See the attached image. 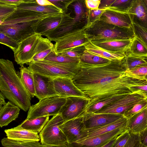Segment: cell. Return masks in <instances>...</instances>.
<instances>
[{"mask_svg":"<svg viewBox=\"0 0 147 147\" xmlns=\"http://www.w3.org/2000/svg\"><path fill=\"white\" fill-rule=\"evenodd\" d=\"M80 63L78 71L71 79L89 100L86 107L113 96L131 93L138 90L137 86L147 84V80L127 74L124 58L101 65Z\"/></svg>","mask_w":147,"mask_h":147,"instance_id":"1","label":"cell"},{"mask_svg":"<svg viewBox=\"0 0 147 147\" xmlns=\"http://www.w3.org/2000/svg\"><path fill=\"white\" fill-rule=\"evenodd\" d=\"M0 91L5 98L24 111L31 106V98L13 62L0 59Z\"/></svg>","mask_w":147,"mask_h":147,"instance_id":"2","label":"cell"},{"mask_svg":"<svg viewBox=\"0 0 147 147\" xmlns=\"http://www.w3.org/2000/svg\"><path fill=\"white\" fill-rule=\"evenodd\" d=\"M60 13L44 14L16 9L1 24L0 32L19 43L35 34L36 26L41 20Z\"/></svg>","mask_w":147,"mask_h":147,"instance_id":"3","label":"cell"},{"mask_svg":"<svg viewBox=\"0 0 147 147\" xmlns=\"http://www.w3.org/2000/svg\"><path fill=\"white\" fill-rule=\"evenodd\" d=\"M84 31L89 41L105 39H131L134 37L132 28H121L99 20L88 24Z\"/></svg>","mask_w":147,"mask_h":147,"instance_id":"4","label":"cell"},{"mask_svg":"<svg viewBox=\"0 0 147 147\" xmlns=\"http://www.w3.org/2000/svg\"><path fill=\"white\" fill-rule=\"evenodd\" d=\"M28 68L33 72L53 78H71L78 72L80 63H60L43 60L27 63Z\"/></svg>","mask_w":147,"mask_h":147,"instance_id":"5","label":"cell"},{"mask_svg":"<svg viewBox=\"0 0 147 147\" xmlns=\"http://www.w3.org/2000/svg\"><path fill=\"white\" fill-rule=\"evenodd\" d=\"M147 92L138 90L103 107L94 113L114 114L123 115L125 112L130 109L135 105L147 100Z\"/></svg>","mask_w":147,"mask_h":147,"instance_id":"6","label":"cell"},{"mask_svg":"<svg viewBox=\"0 0 147 147\" xmlns=\"http://www.w3.org/2000/svg\"><path fill=\"white\" fill-rule=\"evenodd\" d=\"M66 98L58 96L46 98L31 105L28 110L26 119L54 116L58 114L65 103Z\"/></svg>","mask_w":147,"mask_h":147,"instance_id":"7","label":"cell"},{"mask_svg":"<svg viewBox=\"0 0 147 147\" xmlns=\"http://www.w3.org/2000/svg\"><path fill=\"white\" fill-rule=\"evenodd\" d=\"M63 123L64 120L59 114L53 116L40 132L41 144L51 145L68 144L65 136L59 127Z\"/></svg>","mask_w":147,"mask_h":147,"instance_id":"8","label":"cell"},{"mask_svg":"<svg viewBox=\"0 0 147 147\" xmlns=\"http://www.w3.org/2000/svg\"><path fill=\"white\" fill-rule=\"evenodd\" d=\"M89 100L87 98L77 96H70L66 98V102L61 109L59 114L64 122L82 116Z\"/></svg>","mask_w":147,"mask_h":147,"instance_id":"9","label":"cell"},{"mask_svg":"<svg viewBox=\"0 0 147 147\" xmlns=\"http://www.w3.org/2000/svg\"><path fill=\"white\" fill-rule=\"evenodd\" d=\"M42 36L35 34L19 43L18 48L14 53L15 60L21 66L31 61L36 54L37 45Z\"/></svg>","mask_w":147,"mask_h":147,"instance_id":"10","label":"cell"},{"mask_svg":"<svg viewBox=\"0 0 147 147\" xmlns=\"http://www.w3.org/2000/svg\"><path fill=\"white\" fill-rule=\"evenodd\" d=\"M87 21L82 22L72 17L46 36L51 41L56 42L64 36L85 30L87 27Z\"/></svg>","mask_w":147,"mask_h":147,"instance_id":"11","label":"cell"},{"mask_svg":"<svg viewBox=\"0 0 147 147\" xmlns=\"http://www.w3.org/2000/svg\"><path fill=\"white\" fill-rule=\"evenodd\" d=\"M126 129V127L119 128L101 135L82 138L68 144L70 147H101L115 138Z\"/></svg>","mask_w":147,"mask_h":147,"instance_id":"12","label":"cell"},{"mask_svg":"<svg viewBox=\"0 0 147 147\" xmlns=\"http://www.w3.org/2000/svg\"><path fill=\"white\" fill-rule=\"evenodd\" d=\"M71 17L70 13L63 12L47 17L40 20L37 24L35 33L45 36Z\"/></svg>","mask_w":147,"mask_h":147,"instance_id":"13","label":"cell"},{"mask_svg":"<svg viewBox=\"0 0 147 147\" xmlns=\"http://www.w3.org/2000/svg\"><path fill=\"white\" fill-rule=\"evenodd\" d=\"M84 30L64 36L56 41L54 45L55 53L57 54L74 47L84 45L90 42Z\"/></svg>","mask_w":147,"mask_h":147,"instance_id":"14","label":"cell"},{"mask_svg":"<svg viewBox=\"0 0 147 147\" xmlns=\"http://www.w3.org/2000/svg\"><path fill=\"white\" fill-rule=\"evenodd\" d=\"M99 20L121 28H132V16L125 11L107 8L102 13Z\"/></svg>","mask_w":147,"mask_h":147,"instance_id":"15","label":"cell"},{"mask_svg":"<svg viewBox=\"0 0 147 147\" xmlns=\"http://www.w3.org/2000/svg\"><path fill=\"white\" fill-rule=\"evenodd\" d=\"M35 96L39 100L58 96L54 87V78L33 72Z\"/></svg>","mask_w":147,"mask_h":147,"instance_id":"16","label":"cell"},{"mask_svg":"<svg viewBox=\"0 0 147 147\" xmlns=\"http://www.w3.org/2000/svg\"><path fill=\"white\" fill-rule=\"evenodd\" d=\"M123 117L121 115L114 114H96L94 113H85L83 116V129L106 125L112 123Z\"/></svg>","mask_w":147,"mask_h":147,"instance_id":"17","label":"cell"},{"mask_svg":"<svg viewBox=\"0 0 147 147\" xmlns=\"http://www.w3.org/2000/svg\"><path fill=\"white\" fill-rule=\"evenodd\" d=\"M53 80L55 90L58 96L65 98L77 96L87 98L74 85L71 78H54Z\"/></svg>","mask_w":147,"mask_h":147,"instance_id":"18","label":"cell"},{"mask_svg":"<svg viewBox=\"0 0 147 147\" xmlns=\"http://www.w3.org/2000/svg\"><path fill=\"white\" fill-rule=\"evenodd\" d=\"M83 119V116L67 121L59 125V127L65 136L68 144L78 140L84 127Z\"/></svg>","mask_w":147,"mask_h":147,"instance_id":"19","label":"cell"},{"mask_svg":"<svg viewBox=\"0 0 147 147\" xmlns=\"http://www.w3.org/2000/svg\"><path fill=\"white\" fill-rule=\"evenodd\" d=\"M134 37L127 39H101L90 42L94 45L108 51L125 53L131 43Z\"/></svg>","mask_w":147,"mask_h":147,"instance_id":"20","label":"cell"},{"mask_svg":"<svg viewBox=\"0 0 147 147\" xmlns=\"http://www.w3.org/2000/svg\"><path fill=\"white\" fill-rule=\"evenodd\" d=\"M127 119L124 117L110 124L95 128L82 130L78 140L101 135L116 129L125 127Z\"/></svg>","mask_w":147,"mask_h":147,"instance_id":"21","label":"cell"},{"mask_svg":"<svg viewBox=\"0 0 147 147\" xmlns=\"http://www.w3.org/2000/svg\"><path fill=\"white\" fill-rule=\"evenodd\" d=\"M147 128V107L127 119L126 129L133 134H138Z\"/></svg>","mask_w":147,"mask_h":147,"instance_id":"22","label":"cell"},{"mask_svg":"<svg viewBox=\"0 0 147 147\" xmlns=\"http://www.w3.org/2000/svg\"><path fill=\"white\" fill-rule=\"evenodd\" d=\"M8 139L22 142L38 141L40 138L38 133L22 129L19 126L4 131Z\"/></svg>","mask_w":147,"mask_h":147,"instance_id":"23","label":"cell"},{"mask_svg":"<svg viewBox=\"0 0 147 147\" xmlns=\"http://www.w3.org/2000/svg\"><path fill=\"white\" fill-rule=\"evenodd\" d=\"M126 11L134 17L146 27L147 24V0H132Z\"/></svg>","mask_w":147,"mask_h":147,"instance_id":"24","label":"cell"},{"mask_svg":"<svg viewBox=\"0 0 147 147\" xmlns=\"http://www.w3.org/2000/svg\"><path fill=\"white\" fill-rule=\"evenodd\" d=\"M16 9L34 11L44 14L60 13L63 11L56 6H42L38 4L36 0H25L19 5Z\"/></svg>","mask_w":147,"mask_h":147,"instance_id":"25","label":"cell"},{"mask_svg":"<svg viewBox=\"0 0 147 147\" xmlns=\"http://www.w3.org/2000/svg\"><path fill=\"white\" fill-rule=\"evenodd\" d=\"M20 109L9 101L3 106L0 112V126L8 125L18 117Z\"/></svg>","mask_w":147,"mask_h":147,"instance_id":"26","label":"cell"},{"mask_svg":"<svg viewBox=\"0 0 147 147\" xmlns=\"http://www.w3.org/2000/svg\"><path fill=\"white\" fill-rule=\"evenodd\" d=\"M85 50L95 55L111 60H121L125 57V53L108 51L93 44L90 41L84 45Z\"/></svg>","mask_w":147,"mask_h":147,"instance_id":"27","label":"cell"},{"mask_svg":"<svg viewBox=\"0 0 147 147\" xmlns=\"http://www.w3.org/2000/svg\"><path fill=\"white\" fill-rule=\"evenodd\" d=\"M54 45L49 39L42 36L39 40L36 54L31 62L42 61L51 52L54 51Z\"/></svg>","mask_w":147,"mask_h":147,"instance_id":"28","label":"cell"},{"mask_svg":"<svg viewBox=\"0 0 147 147\" xmlns=\"http://www.w3.org/2000/svg\"><path fill=\"white\" fill-rule=\"evenodd\" d=\"M19 75L25 89L31 98L35 96L33 72L24 65L20 68Z\"/></svg>","mask_w":147,"mask_h":147,"instance_id":"29","label":"cell"},{"mask_svg":"<svg viewBox=\"0 0 147 147\" xmlns=\"http://www.w3.org/2000/svg\"><path fill=\"white\" fill-rule=\"evenodd\" d=\"M49 120V116L31 119H26L18 126L24 129L38 134L42 130Z\"/></svg>","mask_w":147,"mask_h":147,"instance_id":"30","label":"cell"},{"mask_svg":"<svg viewBox=\"0 0 147 147\" xmlns=\"http://www.w3.org/2000/svg\"><path fill=\"white\" fill-rule=\"evenodd\" d=\"M125 55L147 57V45L134 36Z\"/></svg>","mask_w":147,"mask_h":147,"instance_id":"31","label":"cell"},{"mask_svg":"<svg viewBox=\"0 0 147 147\" xmlns=\"http://www.w3.org/2000/svg\"><path fill=\"white\" fill-rule=\"evenodd\" d=\"M4 147H45L38 141L22 142L4 138L1 140Z\"/></svg>","mask_w":147,"mask_h":147,"instance_id":"32","label":"cell"},{"mask_svg":"<svg viewBox=\"0 0 147 147\" xmlns=\"http://www.w3.org/2000/svg\"><path fill=\"white\" fill-rule=\"evenodd\" d=\"M79 59L80 63L92 65L105 64L111 61L90 53L85 50Z\"/></svg>","mask_w":147,"mask_h":147,"instance_id":"33","label":"cell"},{"mask_svg":"<svg viewBox=\"0 0 147 147\" xmlns=\"http://www.w3.org/2000/svg\"><path fill=\"white\" fill-rule=\"evenodd\" d=\"M71 5L73 8L75 17L82 21L87 20L88 9L84 0H75Z\"/></svg>","mask_w":147,"mask_h":147,"instance_id":"34","label":"cell"},{"mask_svg":"<svg viewBox=\"0 0 147 147\" xmlns=\"http://www.w3.org/2000/svg\"><path fill=\"white\" fill-rule=\"evenodd\" d=\"M127 94L115 95L98 102L87 107L85 109V113H94L99 110L103 107L121 98Z\"/></svg>","mask_w":147,"mask_h":147,"instance_id":"35","label":"cell"},{"mask_svg":"<svg viewBox=\"0 0 147 147\" xmlns=\"http://www.w3.org/2000/svg\"><path fill=\"white\" fill-rule=\"evenodd\" d=\"M147 57L126 55L124 64L127 70H132L140 66L147 65Z\"/></svg>","mask_w":147,"mask_h":147,"instance_id":"36","label":"cell"},{"mask_svg":"<svg viewBox=\"0 0 147 147\" xmlns=\"http://www.w3.org/2000/svg\"><path fill=\"white\" fill-rule=\"evenodd\" d=\"M44 60L60 63H78V58L72 57L56 54L54 50L49 54Z\"/></svg>","mask_w":147,"mask_h":147,"instance_id":"37","label":"cell"},{"mask_svg":"<svg viewBox=\"0 0 147 147\" xmlns=\"http://www.w3.org/2000/svg\"><path fill=\"white\" fill-rule=\"evenodd\" d=\"M132 26L134 36L147 45L146 28L133 20Z\"/></svg>","mask_w":147,"mask_h":147,"instance_id":"38","label":"cell"},{"mask_svg":"<svg viewBox=\"0 0 147 147\" xmlns=\"http://www.w3.org/2000/svg\"><path fill=\"white\" fill-rule=\"evenodd\" d=\"M126 73L129 76L135 78L147 80V65L140 66L130 70H127Z\"/></svg>","mask_w":147,"mask_h":147,"instance_id":"39","label":"cell"},{"mask_svg":"<svg viewBox=\"0 0 147 147\" xmlns=\"http://www.w3.org/2000/svg\"><path fill=\"white\" fill-rule=\"evenodd\" d=\"M0 43L9 47L15 53L18 50L19 43L5 34L0 32Z\"/></svg>","mask_w":147,"mask_h":147,"instance_id":"40","label":"cell"},{"mask_svg":"<svg viewBox=\"0 0 147 147\" xmlns=\"http://www.w3.org/2000/svg\"><path fill=\"white\" fill-rule=\"evenodd\" d=\"M85 50L84 45H83L74 47L55 54L72 57L79 58L83 54Z\"/></svg>","mask_w":147,"mask_h":147,"instance_id":"41","label":"cell"},{"mask_svg":"<svg viewBox=\"0 0 147 147\" xmlns=\"http://www.w3.org/2000/svg\"><path fill=\"white\" fill-rule=\"evenodd\" d=\"M131 136V134L127 130L119 135L112 147H123Z\"/></svg>","mask_w":147,"mask_h":147,"instance_id":"42","label":"cell"},{"mask_svg":"<svg viewBox=\"0 0 147 147\" xmlns=\"http://www.w3.org/2000/svg\"><path fill=\"white\" fill-rule=\"evenodd\" d=\"M146 107L147 100L136 104L130 109L125 112L123 114V116L127 119Z\"/></svg>","mask_w":147,"mask_h":147,"instance_id":"43","label":"cell"},{"mask_svg":"<svg viewBox=\"0 0 147 147\" xmlns=\"http://www.w3.org/2000/svg\"><path fill=\"white\" fill-rule=\"evenodd\" d=\"M16 9V6H10L0 4V25Z\"/></svg>","mask_w":147,"mask_h":147,"instance_id":"44","label":"cell"},{"mask_svg":"<svg viewBox=\"0 0 147 147\" xmlns=\"http://www.w3.org/2000/svg\"><path fill=\"white\" fill-rule=\"evenodd\" d=\"M132 0H115L108 8L118 10L125 11L129 6Z\"/></svg>","mask_w":147,"mask_h":147,"instance_id":"45","label":"cell"},{"mask_svg":"<svg viewBox=\"0 0 147 147\" xmlns=\"http://www.w3.org/2000/svg\"><path fill=\"white\" fill-rule=\"evenodd\" d=\"M106 9H100L94 10L88 9L87 23L90 24L99 20L102 13Z\"/></svg>","mask_w":147,"mask_h":147,"instance_id":"46","label":"cell"},{"mask_svg":"<svg viewBox=\"0 0 147 147\" xmlns=\"http://www.w3.org/2000/svg\"><path fill=\"white\" fill-rule=\"evenodd\" d=\"M49 1L55 6L61 9L63 12L66 13L68 7L74 1V0Z\"/></svg>","mask_w":147,"mask_h":147,"instance_id":"47","label":"cell"},{"mask_svg":"<svg viewBox=\"0 0 147 147\" xmlns=\"http://www.w3.org/2000/svg\"><path fill=\"white\" fill-rule=\"evenodd\" d=\"M131 134V137L123 147H136L140 142L138 134H134L132 133Z\"/></svg>","mask_w":147,"mask_h":147,"instance_id":"48","label":"cell"},{"mask_svg":"<svg viewBox=\"0 0 147 147\" xmlns=\"http://www.w3.org/2000/svg\"><path fill=\"white\" fill-rule=\"evenodd\" d=\"M86 7L89 10L97 9H98L100 0H85Z\"/></svg>","mask_w":147,"mask_h":147,"instance_id":"49","label":"cell"},{"mask_svg":"<svg viewBox=\"0 0 147 147\" xmlns=\"http://www.w3.org/2000/svg\"><path fill=\"white\" fill-rule=\"evenodd\" d=\"M24 0H0V4L12 6H16L24 2Z\"/></svg>","mask_w":147,"mask_h":147,"instance_id":"50","label":"cell"},{"mask_svg":"<svg viewBox=\"0 0 147 147\" xmlns=\"http://www.w3.org/2000/svg\"><path fill=\"white\" fill-rule=\"evenodd\" d=\"M138 135L140 142L147 146V128L140 132Z\"/></svg>","mask_w":147,"mask_h":147,"instance_id":"51","label":"cell"},{"mask_svg":"<svg viewBox=\"0 0 147 147\" xmlns=\"http://www.w3.org/2000/svg\"><path fill=\"white\" fill-rule=\"evenodd\" d=\"M115 1V0H100L98 9H107Z\"/></svg>","mask_w":147,"mask_h":147,"instance_id":"52","label":"cell"},{"mask_svg":"<svg viewBox=\"0 0 147 147\" xmlns=\"http://www.w3.org/2000/svg\"><path fill=\"white\" fill-rule=\"evenodd\" d=\"M36 1L38 4L42 6L50 5L55 6L49 0H36Z\"/></svg>","mask_w":147,"mask_h":147,"instance_id":"53","label":"cell"},{"mask_svg":"<svg viewBox=\"0 0 147 147\" xmlns=\"http://www.w3.org/2000/svg\"><path fill=\"white\" fill-rule=\"evenodd\" d=\"M45 147H70L68 144L57 145H43Z\"/></svg>","mask_w":147,"mask_h":147,"instance_id":"54","label":"cell"},{"mask_svg":"<svg viewBox=\"0 0 147 147\" xmlns=\"http://www.w3.org/2000/svg\"><path fill=\"white\" fill-rule=\"evenodd\" d=\"M117 136L114 139L110 141L106 144L101 147H112L113 145Z\"/></svg>","mask_w":147,"mask_h":147,"instance_id":"55","label":"cell"},{"mask_svg":"<svg viewBox=\"0 0 147 147\" xmlns=\"http://www.w3.org/2000/svg\"><path fill=\"white\" fill-rule=\"evenodd\" d=\"M5 98L0 91V105L3 106L6 104Z\"/></svg>","mask_w":147,"mask_h":147,"instance_id":"56","label":"cell"},{"mask_svg":"<svg viewBox=\"0 0 147 147\" xmlns=\"http://www.w3.org/2000/svg\"><path fill=\"white\" fill-rule=\"evenodd\" d=\"M136 147H147V146L143 145L140 142Z\"/></svg>","mask_w":147,"mask_h":147,"instance_id":"57","label":"cell"},{"mask_svg":"<svg viewBox=\"0 0 147 147\" xmlns=\"http://www.w3.org/2000/svg\"><path fill=\"white\" fill-rule=\"evenodd\" d=\"M3 107V106L0 105V112Z\"/></svg>","mask_w":147,"mask_h":147,"instance_id":"58","label":"cell"}]
</instances>
